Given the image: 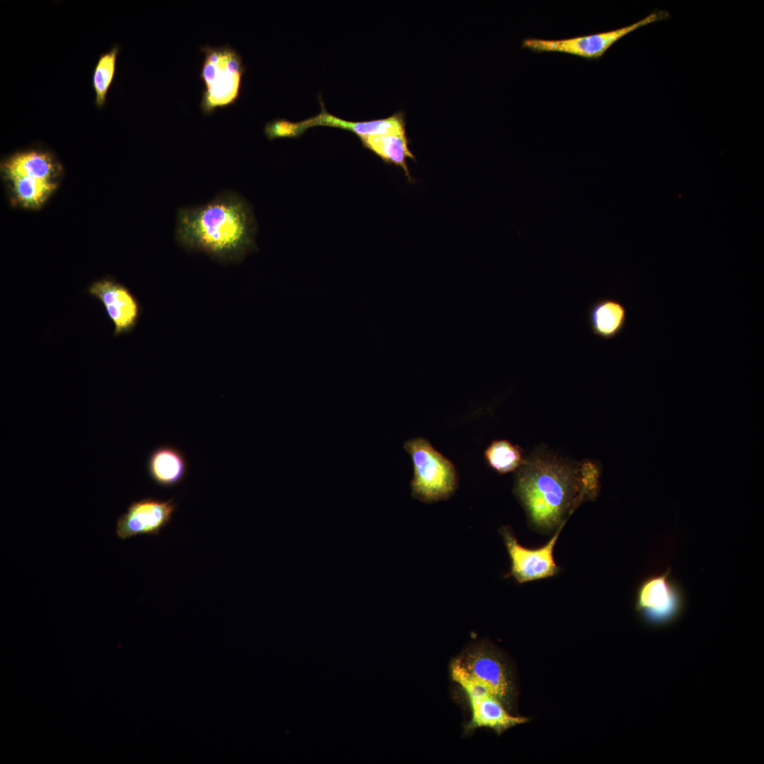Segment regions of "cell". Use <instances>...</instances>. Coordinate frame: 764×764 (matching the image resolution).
I'll use <instances>...</instances> for the list:
<instances>
[{
    "mask_svg": "<svg viewBox=\"0 0 764 764\" xmlns=\"http://www.w3.org/2000/svg\"><path fill=\"white\" fill-rule=\"evenodd\" d=\"M255 224L246 201L226 191L207 204L180 208L175 238L185 248L236 262L255 248Z\"/></svg>",
    "mask_w": 764,
    "mask_h": 764,
    "instance_id": "obj_1",
    "label": "cell"
},
{
    "mask_svg": "<svg viewBox=\"0 0 764 764\" xmlns=\"http://www.w3.org/2000/svg\"><path fill=\"white\" fill-rule=\"evenodd\" d=\"M514 492L531 526L543 533L564 525L567 514L586 499L580 471L550 458L524 461L516 474Z\"/></svg>",
    "mask_w": 764,
    "mask_h": 764,
    "instance_id": "obj_2",
    "label": "cell"
},
{
    "mask_svg": "<svg viewBox=\"0 0 764 764\" xmlns=\"http://www.w3.org/2000/svg\"><path fill=\"white\" fill-rule=\"evenodd\" d=\"M204 54L199 76L204 88L200 103L204 115L218 108L231 105L238 99L241 88L244 66L238 51L228 43L201 47Z\"/></svg>",
    "mask_w": 764,
    "mask_h": 764,
    "instance_id": "obj_3",
    "label": "cell"
},
{
    "mask_svg": "<svg viewBox=\"0 0 764 764\" xmlns=\"http://www.w3.org/2000/svg\"><path fill=\"white\" fill-rule=\"evenodd\" d=\"M403 448L412 461L410 487L414 498L432 503L448 499L455 493L458 485L456 467L429 441L412 438L405 442Z\"/></svg>",
    "mask_w": 764,
    "mask_h": 764,
    "instance_id": "obj_4",
    "label": "cell"
},
{
    "mask_svg": "<svg viewBox=\"0 0 764 764\" xmlns=\"http://www.w3.org/2000/svg\"><path fill=\"white\" fill-rule=\"evenodd\" d=\"M685 596L668 569L644 579L639 584L635 610L642 621L652 627H662L676 621L682 614Z\"/></svg>",
    "mask_w": 764,
    "mask_h": 764,
    "instance_id": "obj_5",
    "label": "cell"
},
{
    "mask_svg": "<svg viewBox=\"0 0 764 764\" xmlns=\"http://www.w3.org/2000/svg\"><path fill=\"white\" fill-rule=\"evenodd\" d=\"M669 13L665 11L654 12L626 27L617 30L562 40H543L526 38L523 41V48L534 52H556L579 56L588 59H598L615 42L628 33L648 24L667 18Z\"/></svg>",
    "mask_w": 764,
    "mask_h": 764,
    "instance_id": "obj_6",
    "label": "cell"
},
{
    "mask_svg": "<svg viewBox=\"0 0 764 764\" xmlns=\"http://www.w3.org/2000/svg\"><path fill=\"white\" fill-rule=\"evenodd\" d=\"M456 661L475 679L496 696L509 712L514 705L515 687L510 671L500 656L487 644H481Z\"/></svg>",
    "mask_w": 764,
    "mask_h": 764,
    "instance_id": "obj_7",
    "label": "cell"
},
{
    "mask_svg": "<svg viewBox=\"0 0 764 764\" xmlns=\"http://www.w3.org/2000/svg\"><path fill=\"white\" fill-rule=\"evenodd\" d=\"M564 525L557 529L545 545L538 548L523 547L509 526L502 527L499 533L511 560V569L507 577H512L518 583L523 584L556 575L560 568L554 560L553 549Z\"/></svg>",
    "mask_w": 764,
    "mask_h": 764,
    "instance_id": "obj_8",
    "label": "cell"
},
{
    "mask_svg": "<svg viewBox=\"0 0 764 764\" xmlns=\"http://www.w3.org/2000/svg\"><path fill=\"white\" fill-rule=\"evenodd\" d=\"M176 508L173 499L147 497L133 502L118 518L116 535L122 540L141 535L158 536L170 522Z\"/></svg>",
    "mask_w": 764,
    "mask_h": 764,
    "instance_id": "obj_9",
    "label": "cell"
},
{
    "mask_svg": "<svg viewBox=\"0 0 764 764\" xmlns=\"http://www.w3.org/2000/svg\"><path fill=\"white\" fill-rule=\"evenodd\" d=\"M87 292L104 307L114 324L115 337L133 330L140 316L141 306L127 287L108 277L93 282L88 287Z\"/></svg>",
    "mask_w": 764,
    "mask_h": 764,
    "instance_id": "obj_10",
    "label": "cell"
},
{
    "mask_svg": "<svg viewBox=\"0 0 764 764\" xmlns=\"http://www.w3.org/2000/svg\"><path fill=\"white\" fill-rule=\"evenodd\" d=\"M316 125L347 129L358 135L359 138L391 134H406L404 117L401 112L395 113L384 119L351 122L332 115L323 106V110L319 115L302 121V126L305 129Z\"/></svg>",
    "mask_w": 764,
    "mask_h": 764,
    "instance_id": "obj_11",
    "label": "cell"
},
{
    "mask_svg": "<svg viewBox=\"0 0 764 764\" xmlns=\"http://www.w3.org/2000/svg\"><path fill=\"white\" fill-rule=\"evenodd\" d=\"M471 710V719L468 729L489 728L497 734L528 722L524 717L511 714L502 702L490 693L468 698Z\"/></svg>",
    "mask_w": 764,
    "mask_h": 764,
    "instance_id": "obj_12",
    "label": "cell"
},
{
    "mask_svg": "<svg viewBox=\"0 0 764 764\" xmlns=\"http://www.w3.org/2000/svg\"><path fill=\"white\" fill-rule=\"evenodd\" d=\"M586 320L594 336L611 340L623 332L627 322V311L618 299L601 297L594 301L589 306Z\"/></svg>",
    "mask_w": 764,
    "mask_h": 764,
    "instance_id": "obj_13",
    "label": "cell"
},
{
    "mask_svg": "<svg viewBox=\"0 0 764 764\" xmlns=\"http://www.w3.org/2000/svg\"><path fill=\"white\" fill-rule=\"evenodd\" d=\"M147 470L156 485L171 487L178 485L187 472V463L183 453L169 445L156 448L147 461Z\"/></svg>",
    "mask_w": 764,
    "mask_h": 764,
    "instance_id": "obj_14",
    "label": "cell"
},
{
    "mask_svg": "<svg viewBox=\"0 0 764 764\" xmlns=\"http://www.w3.org/2000/svg\"><path fill=\"white\" fill-rule=\"evenodd\" d=\"M58 168L52 155L38 150L17 152L3 164L7 177L23 176L47 181H52Z\"/></svg>",
    "mask_w": 764,
    "mask_h": 764,
    "instance_id": "obj_15",
    "label": "cell"
},
{
    "mask_svg": "<svg viewBox=\"0 0 764 764\" xmlns=\"http://www.w3.org/2000/svg\"><path fill=\"white\" fill-rule=\"evenodd\" d=\"M363 145L380 157L385 163L393 164L403 169L411 180L407 159L414 155L408 146L407 134H384L360 138Z\"/></svg>",
    "mask_w": 764,
    "mask_h": 764,
    "instance_id": "obj_16",
    "label": "cell"
},
{
    "mask_svg": "<svg viewBox=\"0 0 764 764\" xmlns=\"http://www.w3.org/2000/svg\"><path fill=\"white\" fill-rule=\"evenodd\" d=\"M484 457L488 465L501 474L519 469L524 462L520 447L505 439L492 441L485 450Z\"/></svg>",
    "mask_w": 764,
    "mask_h": 764,
    "instance_id": "obj_17",
    "label": "cell"
},
{
    "mask_svg": "<svg viewBox=\"0 0 764 764\" xmlns=\"http://www.w3.org/2000/svg\"><path fill=\"white\" fill-rule=\"evenodd\" d=\"M18 202L26 207H38L53 192L57 183L23 176L7 177Z\"/></svg>",
    "mask_w": 764,
    "mask_h": 764,
    "instance_id": "obj_18",
    "label": "cell"
},
{
    "mask_svg": "<svg viewBox=\"0 0 764 764\" xmlns=\"http://www.w3.org/2000/svg\"><path fill=\"white\" fill-rule=\"evenodd\" d=\"M118 52L119 47L115 45L110 51L100 56L95 66L92 84L96 94L95 103L98 108L103 107L106 103L108 91L116 73Z\"/></svg>",
    "mask_w": 764,
    "mask_h": 764,
    "instance_id": "obj_19",
    "label": "cell"
}]
</instances>
